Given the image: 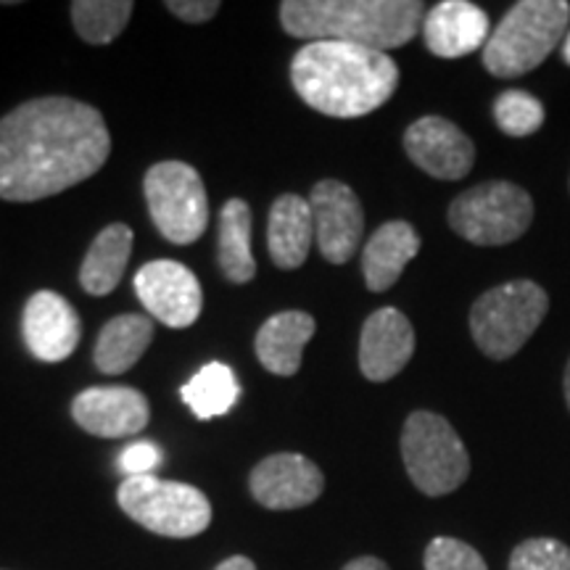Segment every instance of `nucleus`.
Returning <instances> with one entry per match:
<instances>
[{"label":"nucleus","mask_w":570,"mask_h":570,"mask_svg":"<svg viewBox=\"0 0 570 570\" xmlns=\"http://www.w3.org/2000/svg\"><path fill=\"white\" fill-rule=\"evenodd\" d=\"M423 40L439 59H462L481 51L491 38L487 11L468 0H441L425 13Z\"/></svg>","instance_id":"obj_17"},{"label":"nucleus","mask_w":570,"mask_h":570,"mask_svg":"<svg viewBox=\"0 0 570 570\" xmlns=\"http://www.w3.org/2000/svg\"><path fill=\"white\" fill-rule=\"evenodd\" d=\"M180 396L198 420H212L227 415L238 404L240 383L233 367L223 365V362H209L185 383Z\"/></svg>","instance_id":"obj_24"},{"label":"nucleus","mask_w":570,"mask_h":570,"mask_svg":"<svg viewBox=\"0 0 570 570\" xmlns=\"http://www.w3.org/2000/svg\"><path fill=\"white\" fill-rule=\"evenodd\" d=\"M562 59H566V63L570 67V30L566 35V40H562Z\"/></svg>","instance_id":"obj_34"},{"label":"nucleus","mask_w":570,"mask_h":570,"mask_svg":"<svg viewBox=\"0 0 570 570\" xmlns=\"http://www.w3.org/2000/svg\"><path fill=\"white\" fill-rule=\"evenodd\" d=\"M21 333L32 356L40 362H63L75 354L82 338V325L75 306L56 291H38L30 296L21 317Z\"/></svg>","instance_id":"obj_16"},{"label":"nucleus","mask_w":570,"mask_h":570,"mask_svg":"<svg viewBox=\"0 0 570 570\" xmlns=\"http://www.w3.org/2000/svg\"><path fill=\"white\" fill-rule=\"evenodd\" d=\"M151 219L175 246H190L209 225V198L202 175L185 161L154 164L142 180Z\"/></svg>","instance_id":"obj_9"},{"label":"nucleus","mask_w":570,"mask_h":570,"mask_svg":"<svg viewBox=\"0 0 570 570\" xmlns=\"http://www.w3.org/2000/svg\"><path fill=\"white\" fill-rule=\"evenodd\" d=\"M111 154L104 114L63 96L35 98L0 119V198L32 204L90 180Z\"/></svg>","instance_id":"obj_1"},{"label":"nucleus","mask_w":570,"mask_h":570,"mask_svg":"<svg viewBox=\"0 0 570 570\" xmlns=\"http://www.w3.org/2000/svg\"><path fill=\"white\" fill-rule=\"evenodd\" d=\"M71 417L98 439H125L140 433L151 420L148 399L130 386H92L71 402Z\"/></svg>","instance_id":"obj_14"},{"label":"nucleus","mask_w":570,"mask_h":570,"mask_svg":"<svg viewBox=\"0 0 570 570\" xmlns=\"http://www.w3.org/2000/svg\"><path fill=\"white\" fill-rule=\"evenodd\" d=\"M71 24L90 46H109L130 21L135 6L130 0H77L69 6Z\"/></svg>","instance_id":"obj_25"},{"label":"nucleus","mask_w":570,"mask_h":570,"mask_svg":"<svg viewBox=\"0 0 570 570\" xmlns=\"http://www.w3.org/2000/svg\"><path fill=\"white\" fill-rule=\"evenodd\" d=\"M135 235L127 225L114 223L98 233L80 267V285L90 296H109L122 281L132 254Z\"/></svg>","instance_id":"obj_22"},{"label":"nucleus","mask_w":570,"mask_h":570,"mask_svg":"<svg viewBox=\"0 0 570 570\" xmlns=\"http://www.w3.org/2000/svg\"><path fill=\"white\" fill-rule=\"evenodd\" d=\"M217 259L227 281L244 285L254 281L256 262L252 254V209L244 198H230L219 212Z\"/></svg>","instance_id":"obj_23"},{"label":"nucleus","mask_w":570,"mask_h":570,"mask_svg":"<svg viewBox=\"0 0 570 570\" xmlns=\"http://www.w3.org/2000/svg\"><path fill=\"white\" fill-rule=\"evenodd\" d=\"M164 6H167V11H173L177 19L188 21V24H204V21L214 19L217 11L223 9L217 0H167Z\"/></svg>","instance_id":"obj_30"},{"label":"nucleus","mask_w":570,"mask_h":570,"mask_svg":"<svg viewBox=\"0 0 570 570\" xmlns=\"http://www.w3.org/2000/svg\"><path fill=\"white\" fill-rule=\"evenodd\" d=\"M315 331L317 323L309 312H277V315L269 317L267 323L259 327L254 341L262 367L281 377L296 375L298 367H302L304 346L309 344Z\"/></svg>","instance_id":"obj_18"},{"label":"nucleus","mask_w":570,"mask_h":570,"mask_svg":"<svg viewBox=\"0 0 570 570\" xmlns=\"http://www.w3.org/2000/svg\"><path fill=\"white\" fill-rule=\"evenodd\" d=\"M497 127L510 138H525L544 125V106L525 90H504L494 101Z\"/></svg>","instance_id":"obj_26"},{"label":"nucleus","mask_w":570,"mask_h":570,"mask_svg":"<svg viewBox=\"0 0 570 570\" xmlns=\"http://www.w3.org/2000/svg\"><path fill=\"white\" fill-rule=\"evenodd\" d=\"M252 497L267 510H298L317 502L325 491V475L304 454H269L248 475Z\"/></svg>","instance_id":"obj_12"},{"label":"nucleus","mask_w":570,"mask_h":570,"mask_svg":"<svg viewBox=\"0 0 570 570\" xmlns=\"http://www.w3.org/2000/svg\"><path fill=\"white\" fill-rule=\"evenodd\" d=\"M404 151L415 167L436 180H462L475 164V146L444 117H423L404 132Z\"/></svg>","instance_id":"obj_13"},{"label":"nucleus","mask_w":570,"mask_h":570,"mask_svg":"<svg viewBox=\"0 0 570 570\" xmlns=\"http://www.w3.org/2000/svg\"><path fill=\"white\" fill-rule=\"evenodd\" d=\"M315 244V217L309 198L285 194L275 198L267 223V246L275 267L298 269Z\"/></svg>","instance_id":"obj_19"},{"label":"nucleus","mask_w":570,"mask_h":570,"mask_svg":"<svg viewBox=\"0 0 570 570\" xmlns=\"http://www.w3.org/2000/svg\"><path fill=\"white\" fill-rule=\"evenodd\" d=\"M415 354V327L404 312L383 306L362 325L360 370L367 381L386 383L407 367Z\"/></svg>","instance_id":"obj_15"},{"label":"nucleus","mask_w":570,"mask_h":570,"mask_svg":"<svg viewBox=\"0 0 570 570\" xmlns=\"http://www.w3.org/2000/svg\"><path fill=\"white\" fill-rule=\"evenodd\" d=\"M550 309V296L533 281H512L483 294L470 309V333L489 360L504 362L525 346Z\"/></svg>","instance_id":"obj_5"},{"label":"nucleus","mask_w":570,"mask_h":570,"mask_svg":"<svg viewBox=\"0 0 570 570\" xmlns=\"http://www.w3.org/2000/svg\"><path fill=\"white\" fill-rule=\"evenodd\" d=\"M420 252V235L404 219H391L373 233L362 252V273L373 294H383L402 277L404 267Z\"/></svg>","instance_id":"obj_20"},{"label":"nucleus","mask_w":570,"mask_h":570,"mask_svg":"<svg viewBox=\"0 0 570 570\" xmlns=\"http://www.w3.org/2000/svg\"><path fill=\"white\" fill-rule=\"evenodd\" d=\"M154 320L146 315H119L98 333L92 362L106 375H122L132 370L154 341Z\"/></svg>","instance_id":"obj_21"},{"label":"nucleus","mask_w":570,"mask_h":570,"mask_svg":"<svg viewBox=\"0 0 570 570\" xmlns=\"http://www.w3.org/2000/svg\"><path fill=\"white\" fill-rule=\"evenodd\" d=\"M341 570H391V568L377 558H356L352 562H346V566Z\"/></svg>","instance_id":"obj_31"},{"label":"nucleus","mask_w":570,"mask_h":570,"mask_svg":"<svg viewBox=\"0 0 570 570\" xmlns=\"http://www.w3.org/2000/svg\"><path fill=\"white\" fill-rule=\"evenodd\" d=\"M125 515L167 539H190L209 529L212 504L202 489L156 475H132L117 489Z\"/></svg>","instance_id":"obj_6"},{"label":"nucleus","mask_w":570,"mask_h":570,"mask_svg":"<svg viewBox=\"0 0 570 570\" xmlns=\"http://www.w3.org/2000/svg\"><path fill=\"white\" fill-rule=\"evenodd\" d=\"M315 217V244L331 265H346L365 233V212L346 183L320 180L309 194Z\"/></svg>","instance_id":"obj_11"},{"label":"nucleus","mask_w":570,"mask_h":570,"mask_svg":"<svg viewBox=\"0 0 570 570\" xmlns=\"http://www.w3.org/2000/svg\"><path fill=\"white\" fill-rule=\"evenodd\" d=\"M425 6L417 0H285L283 30L291 38L336 40L373 51L407 46L423 30Z\"/></svg>","instance_id":"obj_3"},{"label":"nucleus","mask_w":570,"mask_h":570,"mask_svg":"<svg viewBox=\"0 0 570 570\" xmlns=\"http://www.w3.org/2000/svg\"><path fill=\"white\" fill-rule=\"evenodd\" d=\"M562 389H566V402H568V410H570V360H568V367H566V377H562Z\"/></svg>","instance_id":"obj_33"},{"label":"nucleus","mask_w":570,"mask_h":570,"mask_svg":"<svg viewBox=\"0 0 570 570\" xmlns=\"http://www.w3.org/2000/svg\"><path fill=\"white\" fill-rule=\"evenodd\" d=\"M531 223V196L508 180L475 185L449 206V227L475 246L512 244L525 235Z\"/></svg>","instance_id":"obj_8"},{"label":"nucleus","mask_w":570,"mask_h":570,"mask_svg":"<svg viewBox=\"0 0 570 570\" xmlns=\"http://www.w3.org/2000/svg\"><path fill=\"white\" fill-rule=\"evenodd\" d=\"M298 98L325 117L356 119L381 109L399 88V67L389 53L352 42H306L291 61Z\"/></svg>","instance_id":"obj_2"},{"label":"nucleus","mask_w":570,"mask_h":570,"mask_svg":"<svg viewBox=\"0 0 570 570\" xmlns=\"http://www.w3.org/2000/svg\"><path fill=\"white\" fill-rule=\"evenodd\" d=\"M425 570H489L475 547L452 537H436L425 547Z\"/></svg>","instance_id":"obj_28"},{"label":"nucleus","mask_w":570,"mask_h":570,"mask_svg":"<svg viewBox=\"0 0 570 570\" xmlns=\"http://www.w3.org/2000/svg\"><path fill=\"white\" fill-rule=\"evenodd\" d=\"M135 294L148 315L175 331L194 325L204 306L198 277L173 259H154L142 265L135 275Z\"/></svg>","instance_id":"obj_10"},{"label":"nucleus","mask_w":570,"mask_h":570,"mask_svg":"<svg viewBox=\"0 0 570 570\" xmlns=\"http://www.w3.org/2000/svg\"><path fill=\"white\" fill-rule=\"evenodd\" d=\"M161 462V449L154 441H135L119 454V470L132 479V475H151Z\"/></svg>","instance_id":"obj_29"},{"label":"nucleus","mask_w":570,"mask_h":570,"mask_svg":"<svg viewBox=\"0 0 570 570\" xmlns=\"http://www.w3.org/2000/svg\"><path fill=\"white\" fill-rule=\"evenodd\" d=\"M568 21L566 0H520L483 46V67L494 77H520L541 67L566 40Z\"/></svg>","instance_id":"obj_4"},{"label":"nucleus","mask_w":570,"mask_h":570,"mask_svg":"<svg viewBox=\"0 0 570 570\" xmlns=\"http://www.w3.org/2000/svg\"><path fill=\"white\" fill-rule=\"evenodd\" d=\"M508 570H570V547L560 539H525L512 550Z\"/></svg>","instance_id":"obj_27"},{"label":"nucleus","mask_w":570,"mask_h":570,"mask_svg":"<svg viewBox=\"0 0 570 570\" xmlns=\"http://www.w3.org/2000/svg\"><path fill=\"white\" fill-rule=\"evenodd\" d=\"M402 460L410 481L425 497H446L470 475V454L452 423L436 412L417 410L402 428Z\"/></svg>","instance_id":"obj_7"},{"label":"nucleus","mask_w":570,"mask_h":570,"mask_svg":"<svg viewBox=\"0 0 570 570\" xmlns=\"http://www.w3.org/2000/svg\"><path fill=\"white\" fill-rule=\"evenodd\" d=\"M214 570H256V566H254V560L244 558V554H235V558H227L219 562Z\"/></svg>","instance_id":"obj_32"}]
</instances>
